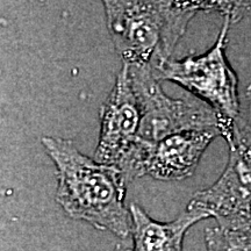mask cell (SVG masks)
Masks as SVG:
<instances>
[{
	"label": "cell",
	"mask_w": 251,
	"mask_h": 251,
	"mask_svg": "<svg viewBox=\"0 0 251 251\" xmlns=\"http://www.w3.org/2000/svg\"><path fill=\"white\" fill-rule=\"evenodd\" d=\"M142 111L129 76L122 65L115 85L100 111V134L96 161L120 169L139 142Z\"/></svg>",
	"instance_id": "cell-7"
},
{
	"label": "cell",
	"mask_w": 251,
	"mask_h": 251,
	"mask_svg": "<svg viewBox=\"0 0 251 251\" xmlns=\"http://www.w3.org/2000/svg\"><path fill=\"white\" fill-rule=\"evenodd\" d=\"M247 98H248L247 119L244 121L241 119L240 125H238L236 139H235V142L233 146H235V144H242V146H246L248 148L251 149V84L247 89ZM231 147H229V148H231Z\"/></svg>",
	"instance_id": "cell-10"
},
{
	"label": "cell",
	"mask_w": 251,
	"mask_h": 251,
	"mask_svg": "<svg viewBox=\"0 0 251 251\" xmlns=\"http://www.w3.org/2000/svg\"><path fill=\"white\" fill-rule=\"evenodd\" d=\"M205 243L207 251H251V226L207 228Z\"/></svg>",
	"instance_id": "cell-9"
},
{
	"label": "cell",
	"mask_w": 251,
	"mask_h": 251,
	"mask_svg": "<svg viewBox=\"0 0 251 251\" xmlns=\"http://www.w3.org/2000/svg\"><path fill=\"white\" fill-rule=\"evenodd\" d=\"M129 211L133 221V251H183L188 229L206 220L203 215L186 209L174 221L158 222L134 202L130 203Z\"/></svg>",
	"instance_id": "cell-8"
},
{
	"label": "cell",
	"mask_w": 251,
	"mask_h": 251,
	"mask_svg": "<svg viewBox=\"0 0 251 251\" xmlns=\"http://www.w3.org/2000/svg\"><path fill=\"white\" fill-rule=\"evenodd\" d=\"M230 18L225 17L214 46L205 54L169 58L153 69L158 80H170L208 103L221 122V136L231 147L241 122L238 79L226 56Z\"/></svg>",
	"instance_id": "cell-3"
},
{
	"label": "cell",
	"mask_w": 251,
	"mask_h": 251,
	"mask_svg": "<svg viewBox=\"0 0 251 251\" xmlns=\"http://www.w3.org/2000/svg\"><path fill=\"white\" fill-rule=\"evenodd\" d=\"M128 68L142 111L140 142L152 144L171 135L191 130L218 129L221 134V122L208 103L193 96L185 99L166 96L150 65Z\"/></svg>",
	"instance_id": "cell-4"
},
{
	"label": "cell",
	"mask_w": 251,
	"mask_h": 251,
	"mask_svg": "<svg viewBox=\"0 0 251 251\" xmlns=\"http://www.w3.org/2000/svg\"><path fill=\"white\" fill-rule=\"evenodd\" d=\"M229 149L227 166L219 179L194 194L186 209L214 218L219 226H251V149L242 144Z\"/></svg>",
	"instance_id": "cell-6"
},
{
	"label": "cell",
	"mask_w": 251,
	"mask_h": 251,
	"mask_svg": "<svg viewBox=\"0 0 251 251\" xmlns=\"http://www.w3.org/2000/svg\"><path fill=\"white\" fill-rule=\"evenodd\" d=\"M216 136L218 129L191 130L171 135L159 142H137L120 170L126 179L149 176L157 180H184L196 171L207 147Z\"/></svg>",
	"instance_id": "cell-5"
},
{
	"label": "cell",
	"mask_w": 251,
	"mask_h": 251,
	"mask_svg": "<svg viewBox=\"0 0 251 251\" xmlns=\"http://www.w3.org/2000/svg\"><path fill=\"white\" fill-rule=\"evenodd\" d=\"M42 146L57 169L56 201L63 211L99 230L129 236L133 221L125 205L124 172L85 156L70 140L46 136Z\"/></svg>",
	"instance_id": "cell-1"
},
{
	"label": "cell",
	"mask_w": 251,
	"mask_h": 251,
	"mask_svg": "<svg viewBox=\"0 0 251 251\" xmlns=\"http://www.w3.org/2000/svg\"><path fill=\"white\" fill-rule=\"evenodd\" d=\"M107 28L128 65L155 69L171 58L194 15L211 12V1H103Z\"/></svg>",
	"instance_id": "cell-2"
}]
</instances>
